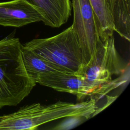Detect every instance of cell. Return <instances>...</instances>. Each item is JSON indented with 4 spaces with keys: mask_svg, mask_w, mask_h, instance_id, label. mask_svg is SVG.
<instances>
[{
    "mask_svg": "<svg viewBox=\"0 0 130 130\" xmlns=\"http://www.w3.org/2000/svg\"><path fill=\"white\" fill-rule=\"evenodd\" d=\"M96 103L95 99L90 98L76 104L61 101L49 105L34 103L0 116V130L35 129L44 123L62 118H88L97 112Z\"/></svg>",
    "mask_w": 130,
    "mask_h": 130,
    "instance_id": "cell-1",
    "label": "cell"
},
{
    "mask_svg": "<svg viewBox=\"0 0 130 130\" xmlns=\"http://www.w3.org/2000/svg\"><path fill=\"white\" fill-rule=\"evenodd\" d=\"M21 47L17 38L0 40V109L19 104L36 85L24 68Z\"/></svg>",
    "mask_w": 130,
    "mask_h": 130,
    "instance_id": "cell-2",
    "label": "cell"
},
{
    "mask_svg": "<svg viewBox=\"0 0 130 130\" xmlns=\"http://www.w3.org/2000/svg\"><path fill=\"white\" fill-rule=\"evenodd\" d=\"M124 69L112 36L104 40L99 39L94 54L78 74L92 88L98 100L121 84L122 81L112 80V77L121 74Z\"/></svg>",
    "mask_w": 130,
    "mask_h": 130,
    "instance_id": "cell-3",
    "label": "cell"
},
{
    "mask_svg": "<svg viewBox=\"0 0 130 130\" xmlns=\"http://www.w3.org/2000/svg\"><path fill=\"white\" fill-rule=\"evenodd\" d=\"M23 46L64 72L78 74L84 64L82 49L71 26L55 36L33 39Z\"/></svg>",
    "mask_w": 130,
    "mask_h": 130,
    "instance_id": "cell-4",
    "label": "cell"
},
{
    "mask_svg": "<svg viewBox=\"0 0 130 130\" xmlns=\"http://www.w3.org/2000/svg\"><path fill=\"white\" fill-rule=\"evenodd\" d=\"M71 3L74 15L71 26L79 40L85 64L96 50L99 39L98 23L89 0H71Z\"/></svg>",
    "mask_w": 130,
    "mask_h": 130,
    "instance_id": "cell-5",
    "label": "cell"
},
{
    "mask_svg": "<svg viewBox=\"0 0 130 130\" xmlns=\"http://www.w3.org/2000/svg\"><path fill=\"white\" fill-rule=\"evenodd\" d=\"M36 83L59 91L73 94L79 100H83L87 96L94 98L95 95L94 91L78 74L51 72L40 76Z\"/></svg>",
    "mask_w": 130,
    "mask_h": 130,
    "instance_id": "cell-6",
    "label": "cell"
},
{
    "mask_svg": "<svg viewBox=\"0 0 130 130\" xmlns=\"http://www.w3.org/2000/svg\"><path fill=\"white\" fill-rule=\"evenodd\" d=\"M43 20L39 10L24 0L0 2V25L20 27Z\"/></svg>",
    "mask_w": 130,
    "mask_h": 130,
    "instance_id": "cell-7",
    "label": "cell"
},
{
    "mask_svg": "<svg viewBox=\"0 0 130 130\" xmlns=\"http://www.w3.org/2000/svg\"><path fill=\"white\" fill-rule=\"evenodd\" d=\"M37 7L45 25L58 28L66 23L71 13L70 0H24Z\"/></svg>",
    "mask_w": 130,
    "mask_h": 130,
    "instance_id": "cell-8",
    "label": "cell"
},
{
    "mask_svg": "<svg viewBox=\"0 0 130 130\" xmlns=\"http://www.w3.org/2000/svg\"><path fill=\"white\" fill-rule=\"evenodd\" d=\"M21 54L25 70L29 77L35 82L37 79L42 75L55 72H64L57 66L23 45Z\"/></svg>",
    "mask_w": 130,
    "mask_h": 130,
    "instance_id": "cell-9",
    "label": "cell"
},
{
    "mask_svg": "<svg viewBox=\"0 0 130 130\" xmlns=\"http://www.w3.org/2000/svg\"><path fill=\"white\" fill-rule=\"evenodd\" d=\"M130 0H111L114 30L130 41Z\"/></svg>",
    "mask_w": 130,
    "mask_h": 130,
    "instance_id": "cell-10",
    "label": "cell"
},
{
    "mask_svg": "<svg viewBox=\"0 0 130 130\" xmlns=\"http://www.w3.org/2000/svg\"><path fill=\"white\" fill-rule=\"evenodd\" d=\"M98 23L99 39L104 40L113 36L114 25L111 12V0H89Z\"/></svg>",
    "mask_w": 130,
    "mask_h": 130,
    "instance_id": "cell-11",
    "label": "cell"
}]
</instances>
